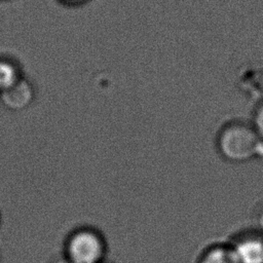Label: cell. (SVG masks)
<instances>
[{"label": "cell", "mask_w": 263, "mask_h": 263, "mask_svg": "<svg viewBox=\"0 0 263 263\" xmlns=\"http://www.w3.org/2000/svg\"><path fill=\"white\" fill-rule=\"evenodd\" d=\"M217 147L226 159L235 162L263 157V140L243 121L224 124L217 135Z\"/></svg>", "instance_id": "1"}, {"label": "cell", "mask_w": 263, "mask_h": 263, "mask_svg": "<svg viewBox=\"0 0 263 263\" xmlns=\"http://www.w3.org/2000/svg\"><path fill=\"white\" fill-rule=\"evenodd\" d=\"M104 254L103 239L91 230L75 232L67 243V259L72 263H101Z\"/></svg>", "instance_id": "2"}, {"label": "cell", "mask_w": 263, "mask_h": 263, "mask_svg": "<svg viewBox=\"0 0 263 263\" xmlns=\"http://www.w3.org/2000/svg\"><path fill=\"white\" fill-rule=\"evenodd\" d=\"M35 99V90L32 83L22 78L10 88L0 92L2 105L10 111H23L27 109Z\"/></svg>", "instance_id": "3"}, {"label": "cell", "mask_w": 263, "mask_h": 263, "mask_svg": "<svg viewBox=\"0 0 263 263\" xmlns=\"http://www.w3.org/2000/svg\"><path fill=\"white\" fill-rule=\"evenodd\" d=\"M240 263H263V238L250 236L241 239L234 248Z\"/></svg>", "instance_id": "4"}, {"label": "cell", "mask_w": 263, "mask_h": 263, "mask_svg": "<svg viewBox=\"0 0 263 263\" xmlns=\"http://www.w3.org/2000/svg\"><path fill=\"white\" fill-rule=\"evenodd\" d=\"M23 78L17 64L10 59H0V92L10 88Z\"/></svg>", "instance_id": "5"}, {"label": "cell", "mask_w": 263, "mask_h": 263, "mask_svg": "<svg viewBox=\"0 0 263 263\" xmlns=\"http://www.w3.org/2000/svg\"><path fill=\"white\" fill-rule=\"evenodd\" d=\"M200 263H240V261L234 249L216 247L204 254Z\"/></svg>", "instance_id": "6"}, {"label": "cell", "mask_w": 263, "mask_h": 263, "mask_svg": "<svg viewBox=\"0 0 263 263\" xmlns=\"http://www.w3.org/2000/svg\"><path fill=\"white\" fill-rule=\"evenodd\" d=\"M251 124L259 137L263 140V101H261L256 107Z\"/></svg>", "instance_id": "7"}, {"label": "cell", "mask_w": 263, "mask_h": 263, "mask_svg": "<svg viewBox=\"0 0 263 263\" xmlns=\"http://www.w3.org/2000/svg\"><path fill=\"white\" fill-rule=\"evenodd\" d=\"M61 1L64 2V3H66V4H68V5H73V6H75V5H81V4L85 3V2L88 1V0H61Z\"/></svg>", "instance_id": "8"}, {"label": "cell", "mask_w": 263, "mask_h": 263, "mask_svg": "<svg viewBox=\"0 0 263 263\" xmlns=\"http://www.w3.org/2000/svg\"><path fill=\"white\" fill-rule=\"evenodd\" d=\"M258 226H259L260 230L263 232V209L260 211V213L258 215Z\"/></svg>", "instance_id": "9"}, {"label": "cell", "mask_w": 263, "mask_h": 263, "mask_svg": "<svg viewBox=\"0 0 263 263\" xmlns=\"http://www.w3.org/2000/svg\"><path fill=\"white\" fill-rule=\"evenodd\" d=\"M54 263H72V262H71V261H69L67 258H62V259L57 260Z\"/></svg>", "instance_id": "10"}]
</instances>
